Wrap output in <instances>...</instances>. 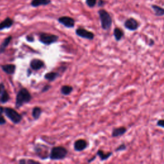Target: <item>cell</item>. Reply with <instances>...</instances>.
<instances>
[{"instance_id": "obj_17", "label": "cell", "mask_w": 164, "mask_h": 164, "mask_svg": "<svg viewBox=\"0 0 164 164\" xmlns=\"http://www.w3.org/2000/svg\"><path fill=\"white\" fill-rule=\"evenodd\" d=\"M12 39V37H11V36H9V37H8L7 38H6L3 40V42L2 43L1 46H0V54L3 53L5 51V50L6 49L7 46L9 45L10 41H11Z\"/></svg>"}, {"instance_id": "obj_31", "label": "cell", "mask_w": 164, "mask_h": 164, "mask_svg": "<svg viewBox=\"0 0 164 164\" xmlns=\"http://www.w3.org/2000/svg\"><path fill=\"white\" fill-rule=\"evenodd\" d=\"M150 43H149V46H151V47H152V46L155 44V40H153V39H150Z\"/></svg>"}, {"instance_id": "obj_5", "label": "cell", "mask_w": 164, "mask_h": 164, "mask_svg": "<svg viewBox=\"0 0 164 164\" xmlns=\"http://www.w3.org/2000/svg\"><path fill=\"white\" fill-rule=\"evenodd\" d=\"M58 36L53 34L41 33L39 35L40 42L43 43L45 45H50L54 43H56L58 40Z\"/></svg>"}, {"instance_id": "obj_15", "label": "cell", "mask_w": 164, "mask_h": 164, "mask_svg": "<svg viewBox=\"0 0 164 164\" xmlns=\"http://www.w3.org/2000/svg\"><path fill=\"white\" fill-rule=\"evenodd\" d=\"M2 69L8 74H13L15 71V65L14 64H7L2 66Z\"/></svg>"}, {"instance_id": "obj_21", "label": "cell", "mask_w": 164, "mask_h": 164, "mask_svg": "<svg viewBox=\"0 0 164 164\" xmlns=\"http://www.w3.org/2000/svg\"><path fill=\"white\" fill-rule=\"evenodd\" d=\"M41 113H42V110L40 107H35L32 111V115L34 119H38L41 115Z\"/></svg>"}, {"instance_id": "obj_10", "label": "cell", "mask_w": 164, "mask_h": 164, "mask_svg": "<svg viewBox=\"0 0 164 164\" xmlns=\"http://www.w3.org/2000/svg\"><path fill=\"white\" fill-rule=\"evenodd\" d=\"M44 65V63L42 60L39 59H33L30 62V67L33 70L37 71L43 68Z\"/></svg>"}, {"instance_id": "obj_26", "label": "cell", "mask_w": 164, "mask_h": 164, "mask_svg": "<svg viewBox=\"0 0 164 164\" xmlns=\"http://www.w3.org/2000/svg\"><path fill=\"white\" fill-rule=\"evenodd\" d=\"M6 122V120L5 119V118L2 115V112H0V125H4Z\"/></svg>"}, {"instance_id": "obj_24", "label": "cell", "mask_w": 164, "mask_h": 164, "mask_svg": "<svg viewBox=\"0 0 164 164\" xmlns=\"http://www.w3.org/2000/svg\"><path fill=\"white\" fill-rule=\"evenodd\" d=\"M96 3L97 0H86V3L90 8L94 7L96 5Z\"/></svg>"}, {"instance_id": "obj_1", "label": "cell", "mask_w": 164, "mask_h": 164, "mask_svg": "<svg viewBox=\"0 0 164 164\" xmlns=\"http://www.w3.org/2000/svg\"><path fill=\"white\" fill-rule=\"evenodd\" d=\"M31 99H32V96H31L29 91L27 89L23 88L19 91L17 94L15 106L17 108H19L24 103L29 102Z\"/></svg>"}, {"instance_id": "obj_20", "label": "cell", "mask_w": 164, "mask_h": 164, "mask_svg": "<svg viewBox=\"0 0 164 164\" xmlns=\"http://www.w3.org/2000/svg\"><path fill=\"white\" fill-rule=\"evenodd\" d=\"M152 8L157 16H162L164 15V9L162 7L157 6V5H152Z\"/></svg>"}, {"instance_id": "obj_11", "label": "cell", "mask_w": 164, "mask_h": 164, "mask_svg": "<svg viewBox=\"0 0 164 164\" xmlns=\"http://www.w3.org/2000/svg\"><path fill=\"white\" fill-rule=\"evenodd\" d=\"M87 147V142L85 140L80 139L76 140L74 143V150L77 151H84Z\"/></svg>"}, {"instance_id": "obj_30", "label": "cell", "mask_w": 164, "mask_h": 164, "mask_svg": "<svg viewBox=\"0 0 164 164\" xmlns=\"http://www.w3.org/2000/svg\"><path fill=\"white\" fill-rule=\"evenodd\" d=\"M105 4V2L103 1V0H99V1L98 2V6L99 7H102Z\"/></svg>"}, {"instance_id": "obj_22", "label": "cell", "mask_w": 164, "mask_h": 164, "mask_svg": "<svg viewBox=\"0 0 164 164\" xmlns=\"http://www.w3.org/2000/svg\"><path fill=\"white\" fill-rule=\"evenodd\" d=\"M10 99V96L8 94V92L6 90H4L2 94L1 97H0V102L1 103H5Z\"/></svg>"}, {"instance_id": "obj_23", "label": "cell", "mask_w": 164, "mask_h": 164, "mask_svg": "<svg viewBox=\"0 0 164 164\" xmlns=\"http://www.w3.org/2000/svg\"><path fill=\"white\" fill-rule=\"evenodd\" d=\"M127 150V146L125 144V143H122L121 144L117 147L115 150V152H119V151H126Z\"/></svg>"}, {"instance_id": "obj_19", "label": "cell", "mask_w": 164, "mask_h": 164, "mask_svg": "<svg viewBox=\"0 0 164 164\" xmlns=\"http://www.w3.org/2000/svg\"><path fill=\"white\" fill-rule=\"evenodd\" d=\"M73 90V88L71 86L69 85H64L62 86L61 88V93L65 95V96H68L71 93V92Z\"/></svg>"}, {"instance_id": "obj_6", "label": "cell", "mask_w": 164, "mask_h": 164, "mask_svg": "<svg viewBox=\"0 0 164 164\" xmlns=\"http://www.w3.org/2000/svg\"><path fill=\"white\" fill-rule=\"evenodd\" d=\"M76 34L80 37L88 40H93L94 38V34L93 33L81 28L76 29Z\"/></svg>"}, {"instance_id": "obj_8", "label": "cell", "mask_w": 164, "mask_h": 164, "mask_svg": "<svg viewBox=\"0 0 164 164\" xmlns=\"http://www.w3.org/2000/svg\"><path fill=\"white\" fill-rule=\"evenodd\" d=\"M58 21L67 28H73L75 24V20L73 18L68 16H62L58 19Z\"/></svg>"}, {"instance_id": "obj_16", "label": "cell", "mask_w": 164, "mask_h": 164, "mask_svg": "<svg viewBox=\"0 0 164 164\" xmlns=\"http://www.w3.org/2000/svg\"><path fill=\"white\" fill-rule=\"evenodd\" d=\"M124 35H125V33H124V32H123V31L121 28H115L114 30V38L115 39V40L117 41V42H119V41H120L123 38V37H124Z\"/></svg>"}, {"instance_id": "obj_9", "label": "cell", "mask_w": 164, "mask_h": 164, "mask_svg": "<svg viewBox=\"0 0 164 164\" xmlns=\"http://www.w3.org/2000/svg\"><path fill=\"white\" fill-rule=\"evenodd\" d=\"M128 129L125 126H119L114 128L112 131V137L113 138H116L124 135L127 132Z\"/></svg>"}, {"instance_id": "obj_29", "label": "cell", "mask_w": 164, "mask_h": 164, "mask_svg": "<svg viewBox=\"0 0 164 164\" xmlns=\"http://www.w3.org/2000/svg\"><path fill=\"white\" fill-rule=\"evenodd\" d=\"M50 88V85H46L43 89L42 90V92H46V91H48Z\"/></svg>"}, {"instance_id": "obj_2", "label": "cell", "mask_w": 164, "mask_h": 164, "mask_svg": "<svg viewBox=\"0 0 164 164\" xmlns=\"http://www.w3.org/2000/svg\"><path fill=\"white\" fill-rule=\"evenodd\" d=\"M101 20V28L104 30H109L112 24V19L110 15L105 10L101 9L98 11Z\"/></svg>"}, {"instance_id": "obj_3", "label": "cell", "mask_w": 164, "mask_h": 164, "mask_svg": "<svg viewBox=\"0 0 164 164\" xmlns=\"http://www.w3.org/2000/svg\"><path fill=\"white\" fill-rule=\"evenodd\" d=\"M68 150L63 147H54L51 151L49 158L53 160H62L68 155Z\"/></svg>"}, {"instance_id": "obj_4", "label": "cell", "mask_w": 164, "mask_h": 164, "mask_svg": "<svg viewBox=\"0 0 164 164\" xmlns=\"http://www.w3.org/2000/svg\"><path fill=\"white\" fill-rule=\"evenodd\" d=\"M3 112L6 116L14 124H18L22 120V115L12 109L5 108L3 109Z\"/></svg>"}, {"instance_id": "obj_14", "label": "cell", "mask_w": 164, "mask_h": 164, "mask_svg": "<svg viewBox=\"0 0 164 164\" xmlns=\"http://www.w3.org/2000/svg\"><path fill=\"white\" fill-rule=\"evenodd\" d=\"M112 155H113L112 152H109L105 153L103 151H102L101 150H99L96 153V155L99 157L101 161H105L108 160Z\"/></svg>"}, {"instance_id": "obj_27", "label": "cell", "mask_w": 164, "mask_h": 164, "mask_svg": "<svg viewBox=\"0 0 164 164\" xmlns=\"http://www.w3.org/2000/svg\"><path fill=\"white\" fill-rule=\"evenodd\" d=\"M4 90H5L4 84H0V94H2Z\"/></svg>"}, {"instance_id": "obj_25", "label": "cell", "mask_w": 164, "mask_h": 164, "mask_svg": "<svg viewBox=\"0 0 164 164\" xmlns=\"http://www.w3.org/2000/svg\"><path fill=\"white\" fill-rule=\"evenodd\" d=\"M156 126L164 129V119H159L156 122Z\"/></svg>"}, {"instance_id": "obj_12", "label": "cell", "mask_w": 164, "mask_h": 164, "mask_svg": "<svg viewBox=\"0 0 164 164\" xmlns=\"http://www.w3.org/2000/svg\"><path fill=\"white\" fill-rule=\"evenodd\" d=\"M14 24V20L10 17H7L2 22L0 23V31L4 29L9 28Z\"/></svg>"}, {"instance_id": "obj_13", "label": "cell", "mask_w": 164, "mask_h": 164, "mask_svg": "<svg viewBox=\"0 0 164 164\" xmlns=\"http://www.w3.org/2000/svg\"><path fill=\"white\" fill-rule=\"evenodd\" d=\"M51 3V0H32L31 2V6L33 7H38L40 6H46V5H49Z\"/></svg>"}, {"instance_id": "obj_7", "label": "cell", "mask_w": 164, "mask_h": 164, "mask_svg": "<svg viewBox=\"0 0 164 164\" xmlns=\"http://www.w3.org/2000/svg\"><path fill=\"white\" fill-rule=\"evenodd\" d=\"M124 25L126 29L131 31V32L136 31L138 28V27H139V23L134 18L128 19L125 22Z\"/></svg>"}, {"instance_id": "obj_28", "label": "cell", "mask_w": 164, "mask_h": 164, "mask_svg": "<svg viewBox=\"0 0 164 164\" xmlns=\"http://www.w3.org/2000/svg\"><path fill=\"white\" fill-rule=\"evenodd\" d=\"M27 40L28 41V42H33L34 41V38L32 37V36H27Z\"/></svg>"}, {"instance_id": "obj_18", "label": "cell", "mask_w": 164, "mask_h": 164, "mask_svg": "<svg viewBox=\"0 0 164 164\" xmlns=\"http://www.w3.org/2000/svg\"><path fill=\"white\" fill-rule=\"evenodd\" d=\"M58 76H59V74L58 73H55V72H51V73L46 74L44 76V78L46 80H47L49 81H53L57 78Z\"/></svg>"}]
</instances>
